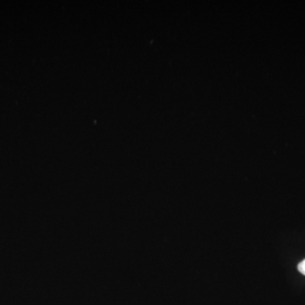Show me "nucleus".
<instances>
[{
  "instance_id": "nucleus-1",
  "label": "nucleus",
  "mask_w": 305,
  "mask_h": 305,
  "mask_svg": "<svg viewBox=\"0 0 305 305\" xmlns=\"http://www.w3.org/2000/svg\"><path fill=\"white\" fill-rule=\"evenodd\" d=\"M298 269L299 272H301L305 276V259L298 264Z\"/></svg>"
}]
</instances>
